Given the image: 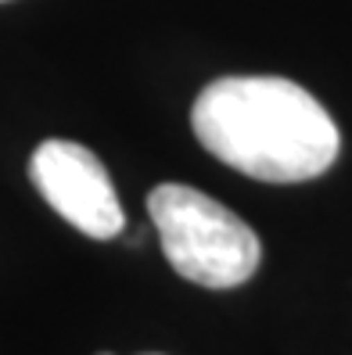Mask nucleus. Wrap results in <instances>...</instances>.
<instances>
[{
	"label": "nucleus",
	"mask_w": 352,
	"mask_h": 355,
	"mask_svg": "<svg viewBox=\"0 0 352 355\" xmlns=\"http://www.w3.org/2000/svg\"><path fill=\"white\" fill-rule=\"evenodd\" d=\"M191 130L201 148L262 183H302L327 173L342 137L324 104L280 76H223L209 83Z\"/></svg>",
	"instance_id": "nucleus-1"
},
{
	"label": "nucleus",
	"mask_w": 352,
	"mask_h": 355,
	"mask_svg": "<svg viewBox=\"0 0 352 355\" xmlns=\"http://www.w3.org/2000/svg\"><path fill=\"white\" fill-rule=\"evenodd\" d=\"M148 212L165 259L183 280L231 291L255 277L262 259L255 230L216 198L187 183H162L148 194Z\"/></svg>",
	"instance_id": "nucleus-2"
},
{
	"label": "nucleus",
	"mask_w": 352,
	"mask_h": 355,
	"mask_svg": "<svg viewBox=\"0 0 352 355\" xmlns=\"http://www.w3.org/2000/svg\"><path fill=\"white\" fill-rule=\"evenodd\" d=\"M29 176L54 212L94 241L119 237L126 216L101 158L76 140H44L29 158Z\"/></svg>",
	"instance_id": "nucleus-3"
},
{
	"label": "nucleus",
	"mask_w": 352,
	"mask_h": 355,
	"mask_svg": "<svg viewBox=\"0 0 352 355\" xmlns=\"http://www.w3.org/2000/svg\"><path fill=\"white\" fill-rule=\"evenodd\" d=\"M97 355H112V352H97Z\"/></svg>",
	"instance_id": "nucleus-4"
}]
</instances>
